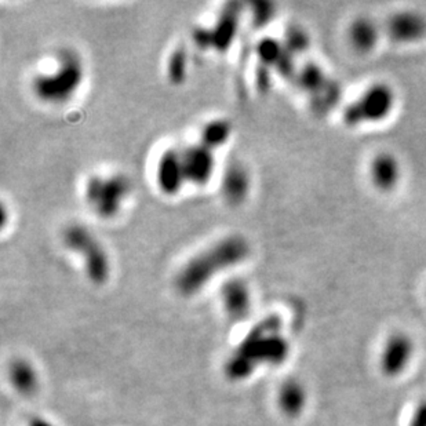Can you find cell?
Segmentation results:
<instances>
[{
    "instance_id": "obj_1",
    "label": "cell",
    "mask_w": 426,
    "mask_h": 426,
    "mask_svg": "<svg viewBox=\"0 0 426 426\" xmlns=\"http://www.w3.org/2000/svg\"><path fill=\"white\" fill-rule=\"evenodd\" d=\"M277 319H268L256 326L240 345L236 355L229 360L226 373L232 380H242L252 374L256 363H282L287 353L289 345L276 334L279 330Z\"/></svg>"
},
{
    "instance_id": "obj_2",
    "label": "cell",
    "mask_w": 426,
    "mask_h": 426,
    "mask_svg": "<svg viewBox=\"0 0 426 426\" xmlns=\"http://www.w3.org/2000/svg\"><path fill=\"white\" fill-rule=\"evenodd\" d=\"M249 249L240 238H228L212 249L193 258L178 276V289L184 294L199 291L217 272L240 262L247 256Z\"/></svg>"
},
{
    "instance_id": "obj_3",
    "label": "cell",
    "mask_w": 426,
    "mask_h": 426,
    "mask_svg": "<svg viewBox=\"0 0 426 426\" xmlns=\"http://www.w3.org/2000/svg\"><path fill=\"white\" fill-rule=\"evenodd\" d=\"M83 68L74 54H62L57 68L48 74H42L35 79V92L46 102L58 104L68 99L81 85Z\"/></svg>"
},
{
    "instance_id": "obj_4",
    "label": "cell",
    "mask_w": 426,
    "mask_h": 426,
    "mask_svg": "<svg viewBox=\"0 0 426 426\" xmlns=\"http://www.w3.org/2000/svg\"><path fill=\"white\" fill-rule=\"evenodd\" d=\"M394 102L396 98L392 87L385 83H376L345 108L342 121L348 128L378 123L390 115Z\"/></svg>"
},
{
    "instance_id": "obj_5",
    "label": "cell",
    "mask_w": 426,
    "mask_h": 426,
    "mask_svg": "<svg viewBox=\"0 0 426 426\" xmlns=\"http://www.w3.org/2000/svg\"><path fill=\"white\" fill-rule=\"evenodd\" d=\"M296 81L320 115L330 112L340 102L341 87L315 62H306L297 72Z\"/></svg>"
},
{
    "instance_id": "obj_6",
    "label": "cell",
    "mask_w": 426,
    "mask_h": 426,
    "mask_svg": "<svg viewBox=\"0 0 426 426\" xmlns=\"http://www.w3.org/2000/svg\"><path fill=\"white\" fill-rule=\"evenodd\" d=\"M65 245L74 250L82 253L85 258L87 273L95 283H102L108 277V259L105 252L98 242L81 226H74L65 233Z\"/></svg>"
},
{
    "instance_id": "obj_7",
    "label": "cell",
    "mask_w": 426,
    "mask_h": 426,
    "mask_svg": "<svg viewBox=\"0 0 426 426\" xmlns=\"http://www.w3.org/2000/svg\"><path fill=\"white\" fill-rule=\"evenodd\" d=\"M128 182L122 177L95 178L87 185V202L102 217H114L128 196Z\"/></svg>"
},
{
    "instance_id": "obj_8",
    "label": "cell",
    "mask_w": 426,
    "mask_h": 426,
    "mask_svg": "<svg viewBox=\"0 0 426 426\" xmlns=\"http://www.w3.org/2000/svg\"><path fill=\"white\" fill-rule=\"evenodd\" d=\"M383 31L392 42L400 44L420 42L426 36V18L421 13L413 10L397 11L385 21Z\"/></svg>"
},
{
    "instance_id": "obj_9",
    "label": "cell",
    "mask_w": 426,
    "mask_h": 426,
    "mask_svg": "<svg viewBox=\"0 0 426 426\" xmlns=\"http://www.w3.org/2000/svg\"><path fill=\"white\" fill-rule=\"evenodd\" d=\"M414 345L406 334H394L386 343L381 355V369L387 377H397L410 364Z\"/></svg>"
},
{
    "instance_id": "obj_10",
    "label": "cell",
    "mask_w": 426,
    "mask_h": 426,
    "mask_svg": "<svg viewBox=\"0 0 426 426\" xmlns=\"http://www.w3.org/2000/svg\"><path fill=\"white\" fill-rule=\"evenodd\" d=\"M401 177V167L397 158L389 152H381L370 163V179L383 192L393 191Z\"/></svg>"
},
{
    "instance_id": "obj_11",
    "label": "cell",
    "mask_w": 426,
    "mask_h": 426,
    "mask_svg": "<svg viewBox=\"0 0 426 426\" xmlns=\"http://www.w3.org/2000/svg\"><path fill=\"white\" fill-rule=\"evenodd\" d=\"M185 179L196 184H205L213 174L214 160L206 145L193 146L181 153Z\"/></svg>"
},
{
    "instance_id": "obj_12",
    "label": "cell",
    "mask_w": 426,
    "mask_h": 426,
    "mask_svg": "<svg viewBox=\"0 0 426 426\" xmlns=\"http://www.w3.org/2000/svg\"><path fill=\"white\" fill-rule=\"evenodd\" d=\"M383 34V27H380L374 20L360 17L350 24L348 39L356 51L370 53L377 47Z\"/></svg>"
},
{
    "instance_id": "obj_13",
    "label": "cell",
    "mask_w": 426,
    "mask_h": 426,
    "mask_svg": "<svg viewBox=\"0 0 426 426\" xmlns=\"http://www.w3.org/2000/svg\"><path fill=\"white\" fill-rule=\"evenodd\" d=\"M185 179L181 153L167 152L159 162L158 181L160 189L166 193H174L179 189L181 182Z\"/></svg>"
},
{
    "instance_id": "obj_14",
    "label": "cell",
    "mask_w": 426,
    "mask_h": 426,
    "mask_svg": "<svg viewBox=\"0 0 426 426\" xmlns=\"http://www.w3.org/2000/svg\"><path fill=\"white\" fill-rule=\"evenodd\" d=\"M222 296L225 308L232 317L240 319L246 316V313L249 312L250 299L245 284L239 282H231L225 286Z\"/></svg>"
},
{
    "instance_id": "obj_15",
    "label": "cell",
    "mask_w": 426,
    "mask_h": 426,
    "mask_svg": "<svg viewBox=\"0 0 426 426\" xmlns=\"http://www.w3.org/2000/svg\"><path fill=\"white\" fill-rule=\"evenodd\" d=\"M305 390L303 387L296 383V381H289L287 384L283 385L279 396V403L282 410L290 415L296 417L302 411L305 406Z\"/></svg>"
},
{
    "instance_id": "obj_16",
    "label": "cell",
    "mask_w": 426,
    "mask_h": 426,
    "mask_svg": "<svg viewBox=\"0 0 426 426\" xmlns=\"http://www.w3.org/2000/svg\"><path fill=\"white\" fill-rule=\"evenodd\" d=\"M11 381L20 392L31 393L36 386V376L27 362H15L11 369Z\"/></svg>"
},
{
    "instance_id": "obj_17",
    "label": "cell",
    "mask_w": 426,
    "mask_h": 426,
    "mask_svg": "<svg viewBox=\"0 0 426 426\" xmlns=\"http://www.w3.org/2000/svg\"><path fill=\"white\" fill-rule=\"evenodd\" d=\"M247 191V178L242 171H231L226 175L225 181V192L226 196L233 200L236 198L245 196V192Z\"/></svg>"
},
{
    "instance_id": "obj_18",
    "label": "cell",
    "mask_w": 426,
    "mask_h": 426,
    "mask_svg": "<svg viewBox=\"0 0 426 426\" xmlns=\"http://www.w3.org/2000/svg\"><path fill=\"white\" fill-rule=\"evenodd\" d=\"M229 135V128L226 123L224 122H217L209 125L205 132H203V145H206L207 148H212L215 145H222V142L228 138Z\"/></svg>"
},
{
    "instance_id": "obj_19",
    "label": "cell",
    "mask_w": 426,
    "mask_h": 426,
    "mask_svg": "<svg viewBox=\"0 0 426 426\" xmlns=\"http://www.w3.org/2000/svg\"><path fill=\"white\" fill-rule=\"evenodd\" d=\"M309 46V38L308 35L298 28H291L287 35H286V48L293 54V53H302L308 48Z\"/></svg>"
},
{
    "instance_id": "obj_20",
    "label": "cell",
    "mask_w": 426,
    "mask_h": 426,
    "mask_svg": "<svg viewBox=\"0 0 426 426\" xmlns=\"http://www.w3.org/2000/svg\"><path fill=\"white\" fill-rule=\"evenodd\" d=\"M410 426H426V403H422L414 417H413V421H411V425Z\"/></svg>"
},
{
    "instance_id": "obj_21",
    "label": "cell",
    "mask_w": 426,
    "mask_h": 426,
    "mask_svg": "<svg viewBox=\"0 0 426 426\" xmlns=\"http://www.w3.org/2000/svg\"><path fill=\"white\" fill-rule=\"evenodd\" d=\"M31 426H51L48 422H46V421H43V420H34L32 422H31Z\"/></svg>"
}]
</instances>
